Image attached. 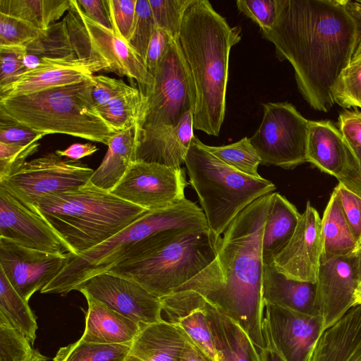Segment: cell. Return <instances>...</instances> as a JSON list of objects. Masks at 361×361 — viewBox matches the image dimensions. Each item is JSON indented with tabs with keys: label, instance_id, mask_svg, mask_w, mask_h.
<instances>
[{
	"label": "cell",
	"instance_id": "obj_19",
	"mask_svg": "<svg viewBox=\"0 0 361 361\" xmlns=\"http://www.w3.org/2000/svg\"><path fill=\"white\" fill-rule=\"evenodd\" d=\"M359 278L355 253L321 264L317 285V303L324 331L353 307Z\"/></svg>",
	"mask_w": 361,
	"mask_h": 361
},
{
	"label": "cell",
	"instance_id": "obj_3",
	"mask_svg": "<svg viewBox=\"0 0 361 361\" xmlns=\"http://www.w3.org/2000/svg\"><path fill=\"white\" fill-rule=\"evenodd\" d=\"M241 29L231 27L207 0H192L178 39L196 88L194 129L218 136L226 112L229 55Z\"/></svg>",
	"mask_w": 361,
	"mask_h": 361
},
{
	"label": "cell",
	"instance_id": "obj_5",
	"mask_svg": "<svg viewBox=\"0 0 361 361\" xmlns=\"http://www.w3.org/2000/svg\"><path fill=\"white\" fill-rule=\"evenodd\" d=\"M32 209L44 217L66 250L74 256L106 241L149 212L90 182L46 195Z\"/></svg>",
	"mask_w": 361,
	"mask_h": 361
},
{
	"label": "cell",
	"instance_id": "obj_49",
	"mask_svg": "<svg viewBox=\"0 0 361 361\" xmlns=\"http://www.w3.org/2000/svg\"><path fill=\"white\" fill-rule=\"evenodd\" d=\"M94 80L92 97L96 108L136 90L135 87L127 85L122 80L104 75H94Z\"/></svg>",
	"mask_w": 361,
	"mask_h": 361
},
{
	"label": "cell",
	"instance_id": "obj_52",
	"mask_svg": "<svg viewBox=\"0 0 361 361\" xmlns=\"http://www.w3.org/2000/svg\"><path fill=\"white\" fill-rule=\"evenodd\" d=\"M350 147L353 153L352 158L342 174L336 179L338 183L361 196V147Z\"/></svg>",
	"mask_w": 361,
	"mask_h": 361
},
{
	"label": "cell",
	"instance_id": "obj_29",
	"mask_svg": "<svg viewBox=\"0 0 361 361\" xmlns=\"http://www.w3.org/2000/svg\"><path fill=\"white\" fill-rule=\"evenodd\" d=\"M301 214L284 196L272 192L262 235L264 265L273 264L293 235Z\"/></svg>",
	"mask_w": 361,
	"mask_h": 361
},
{
	"label": "cell",
	"instance_id": "obj_33",
	"mask_svg": "<svg viewBox=\"0 0 361 361\" xmlns=\"http://www.w3.org/2000/svg\"><path fill=\"white\" fill-rule=\"evenodd\" d=\"M0 314L22 333L33 345L38 329L37 318L0 269Z\"/></svg>",
	"mask_w": 361,
	"mask_h": 361
},
{
	"label": "cell",
	"instance_id": "obj_11",
	"mask_svg": "<svg viewBox=\"0 0 361 361\" xmlns=\"http://www.w3.org/2000/svg\"><path fill=\"white\" fill-rule=\"evenodd\" d=\"M260 126L250 138L261 164L293 169L307 161L310 121L290 103L262 104Z\"/></svg>",
	"mask_w": 361,
	"mask_h": 361
},
{
	"label": "cell",
	"instance_id": "obj_21",
	"mask_svg": "<svg viewBox=\"0 0 361 361\" xmlns=\"http://www.w3.org/2000/svg\"><path fill=\"white\" fill-rule=\"evenodd\" d=\"M160 299L164 320L182 329L214 361H217L207 317V301L191 290H176Z\"/></svg>",
	"mask_w": 361,
	"mask_h": 361
},
{
	"label": "cell",
	"instance_id": "obj_40",
	"mask_svg": "<svg viewBox=\"0 0 361 361\" xmlns=\"http://www.w3.org/2000/svg\"><path fill=\"white\" fill-rule=\"evenodd\" d=\"M156 26L178 39L184 13L192 0H148Z\"/></svg>",
	"mask_w": 361,
	"mask_h": 361
},
{
	"label": "cell",
	"instance_id": "obj_31",
	"mask_svg": "<svg viewBox=\"0 0 361 361\" xmlns=\"http://www.w3.org/2000/svg\"><path fill=\"white\" fill-rule=\"evenodd\" d=\"M321 264L355 252L357 243L345 219L336 193L333 191L322 218Z\"/></svg>",
	"mask_w": 361,
	"mask_h": 361
},
{
	"label": "cell",
	"instance_id": "obj_6",
	"mask_svg": "<svg viewBox=\"0 0 361 361\" xmlns=\"http://www.w3.org/2000/svg\"><path fill=\"white\" fill-rule=\"evenodd\" d=\"M92 79L34 93L0 98V112L46 135L61 133L108 145L117 133L98 112Z\"/></svg>",
	"mask_w": 361,
	"mask_h": 361
},
{
	"label": "cell",
	"instance_id": "obj_48",
	"mask_svg": "<svg viewBox=\"0 0 361 361\" xmlns=\"http://www.w3.org/2000/svg\"><path fill=\"white\" fill-rule=\"evenodd\" d=\"M45 135L0 112V142L27 145L39 141Z\"/></svg>",
	"mask_w": 361,
	"mask_h": 361
},
{
	"label": "cell",
	"instance_id": "obj_25",
	"mask_svg": "<svg viewBox=\"0 0 361 361\" xmlns=\"http://www.w3.org/2000/svg\"><path fill=\"white\" fill-rule=\"evenodd\" d=\"M86 298L85 326L80 340L102 344H132L141 325L110 308L87 291L79 290Z\"/></svg>",
	"mask_w": 361,
	"mask_h": 361
},
{
	"label": "cell",
	"instance_id": "obj_57",
	"mask_svg": "<svg viewBox=\"0 0 361 361\" xmlns=\"http://www.w3.org/2000/svg\"><path fill=\"white\" fill-rule=\"evenodd\" d=\"M348 7L350 11L353 13L354 16H355L357 19H359L361 22V1H351L348 0ZM361 54V35L360 38V41L358 45L356 48L355 54L353 56V59H355L359 56Z\"/></svg>",
	"mask_w": 361,
	"mask_h": 361
},
{
	"label": "cell",
	"instance_id": "obj_35",
	"mask_svg": "<svg viewBox=\"0 0 361 361\" xmlns=\"http://www.w3.org/2000/svg\"><path fill=\"white\" fill-rule=\"evenodd\" d=\"M145 102V96L136 89L97 109L109 126L118 133L136 126Z\"/></svg>",
	"mask_w": 361,
	"mask_h": 361
},
{
	"label": "cell",
	"instance_id": "obj_60",
	"mask_svg": "<svg viewBox=\"0 0 361 361\" xmlns=\"http://www.w3.org/2000/svg\"><path fill=\"white\" fill-rule=\"evenodd\" d=\"M27 361H48V358L40 353L38 350H36L32 357Z\"/></svg>",
	"mask_w": 361,
	"mask_h": 361
},
{
	"label": "cell",
	"instance_id": "obj_32",
	"mask_svg": "<svg viewBox=\"0 0 361 361\" xmlns=\"http://www.w3.org/2000/svg\"><path fill=\"white\" fill-rule=\"evenodd\" d=\"M71 8V0H0V13L44 30Z\"/></svg>",
	"mask_w": 361,
	"mask_h": 361
},
{
	"label": "cell",
	"instance_id": "obj_15",
	"mask_svg": "<svg viewBox=\"0 0 361 361\" xmlns=\"http://www.w3.org/2000/svg\"><path fill=\"white\" fill-rule=\"evenodd\" d=\"M69 253L34 250L0 237V269L26 301L50 283L65 267Z\"/></svg>",
	"mask_w": 361,
	"mask_h": 361
},
{
	"label": "cell",
	"instance_id": "obj_30",
	"mask_svg": "<svg viewBox=\"0 0 361 361\" xmlns=\"http://www.w3.org/2000/svg\"><path fill=\"white\" fill-rule=\"evenodd\" d=\"M107 146L104 159L89 182L100 189L111 192L135 161V127L116 133Z\"/></svg>",
	"mask_w": 361,
	"mask_h": 361
},
{
	"label": "cell",
	"instance_id": "obj_38",
	"mask_svg": "<svg viewBox=\"0 0 361 361\" xmlns=\"http://www.w3.org/2000/svg\"><path fill=\"white\" fill-rule=\"evenodd\" d=\"M333 98L343 108H361V54L342 72L333 90Z\"/></svg>",
	"mask_w": 361,
	"mask_h": 361
},
{
	"label": "cell",
	"instance_id": "obj_39",
	"mask_svg": "<svg viewBox=\"0 0 361 361\" xmlns=\"http://www.w3.org/2000/svg\"><path fill=\"white\" fill-rule=\"evenodd\" d=\"M36 350L29 340L0 314V361H27Z\"/></svg>",
	"mask_w": 361,
	"mask_h": 361
},
{
	"label": "cell",
	"instance_id": "obj_47",
	"mask_svg": "<svg viewBox=\"0 0 361 361\" xmlns=\"http://www.w3.org/2000/svg\"><path fill=\"white\" fill-rule=\"evenodd\" d=\"M39 146V142L27 145L0 142V180L9 176L35 154Z\"/></svg>",
	"mask_w": 361,
	"mask_h": 361
},
{
	"label": "cell",
	"instance_id": "obj_36",
	"mask_svg": "<svg viewBox=\"0 0 361 361\" xmlns=\"http://www.w3.org/2000/svg\"><path fill=\"white\" fill-rule=\"evenodd\" d=\"M202 145L216 158L238 171L250 176L262 177L258 173L261 159L250 138L245 137L236 142L224 146H209L202 142Z\"/></svg>",
	"mask_w": 361,
	"mask_h": 361
},
{
	"label": "cell",
	"instance_id": "obj_9",
	"mask_svg": "<svg viewBox=\"0 0 361 361\" xmlns=\"http://www.w3.org/2000/svg\"><path fill=\"white\" fill-rule=\"evenodd\" d=\"M153 76L154 85L145 95V104L135 126V141L176 127L186 112L195 111V85L178 39L171 41Z\"/></svg>",
	"mask_w": 361,
	"mask_h": 361
},
{
	"label": "cell",
	"instance_id": "obj_34",
	"mask_svg": "<svg viewBox=\"0 0 361 361\" xmlns=\"http://www.w3.org/2000/svg\"><path fill=\"white\" fill-rule=\"evenodd\" d=\"M130 350L131 344L94 343L79 338L60 348L53 361H126Z\"/></svg>",
	"mask_w": 361,
	"mask_h": 361
},
{
	"label": "cell",
	"instance_id": "obj_42",
	"mask_svg": "<svg viewBox=\"0 0 361 361\" xmlns=\"http://www.w3.org/2000/svg\"><path fill=\"white\" fill-rule=\"evenodd\" d=\"M43 30L19 18L0 13V46H24Z\"/></svg>",
	"mask_w": 361,
	"mask_h": 361
},
{
	"label": "cell",
	"instance_id": "obj_2",
	"mask_svg": "<svg viewBox=\"0 0 361 361\" xmlns=\"http://www.w3.org/2000/svg\"><path fill=\"white\" fill-rule=\"evenodd\" d=\"M271 196L257 198L240 212L220 238L214 259L175 290L200 294L238 323L259 352L266 345L262 241Z\"/></svg>",
	"mask_w": 361,
	"mask_h": 361
},
{
	"label": "cell",
	"instance_id": "obj_50",
	"mask_svg": "<svg viewBox=\"0 0 361 361\" xmlns=\"http://www.w3.org/2000/svg\"><path fill=\"white\" fill-rule=\"evenodd\" d=\"M172 40L167 32L156 27L145 61V66L152 75L155 73Z\"/></svg>",
	"mask_w": 361,
	"mask_h": 361
},
{
	"label": "cell",
	"instance_id": "obj_46",
	"mask_svg": "<svg viewBox=\"0 0 361 361\" xmlns=\"http://www.w3.org/2000/svg\"><path fill=\"white\" fill-rule=\"evenodd\" d=\"M334 191L338 196L345 219L359 246L361 243V196L341 183L334 188Z\"/></svg>",
	"mask_w": 361,
	"mask_h": 361
},
{
	"label": "cell",
	"instance_id": "obj_54",
	"mask_svg": "<svg viewBox=\"0 0 361 361\" xmlns=\"http://www.w3.org/2000/svg\"><path fill=\"white\" fill-rule=\"evenodd\" d=\"M98 150L96 145L91 143L73 144L64 150H56L55 153L60 157H66L77 161L85 157L92 155Z\"/></svg>",
	"mask_w": 361,
	"mask_h": 361
},
{
	"label": "cell",
	"instance_id": "obj_14",
	"mask_svg": "<svg viewBox=\"0 0 361 361\" xmlns=\"http://www.w3.org/2000/svg\"><path fill=\"white\" fill-rule=\"evenodd\" d=\"M263 332L284 361H310L324 331L323 319L264 302Z\"/></svg>",
	"mask_w": 361,
	"mask_h": 361
},
{
	"label": "cell",
	"instance_id": "obj_43",
	"mask_svg": "<svg viewBox=\"0 0 361 361\" xmlns=\"http://www.w3.org/2000/svg\"><path fill=\"white\" fill-rule=\"evenodd\" d=\"M25 53L24 46H0V94L27 72L23 63Z\"/></svg>",
	"mask_w": 361,
	"mask_h": 361
},
{
	"label": "cell",
	"instance_id": "obj_12",
	"mask_svg": "<svg viewBox=\"0 0 361 361\" xmlns=\"http://www.w3.org/2000/svg\"><path fill=\"white\" fill-rule=\"evenodd\" d=\"M94 171L80 162L63 159L55 152H50L24 162L0 180V187L32 209L46 195L85 185Z\"/></svg>",
	"mask_w": 361,
	"mask_h": 361
},
{
	"label": "cell",
	"instance_id": "obj_61",
	"mask_svg": "<svg viewBox=\"0 0 361 361\" xmlns=\"http://www.w3.org/2000/svg\"><path fill=\"white\" fill-rule=\"evenodd\" d=\"M126 361H141L139 359H137V357L133 356V355H129L127 359L126 360Z\"/></svg>",
	"mask_w": 361,
	"mask_h": 361
},
{
	"label": "cell",
	"instance_id": "obj_45",
	"mask_svg": "<svg viewBox=\"0 0 361 361\" xmlns=\"http://www.w3.org/2000/svg\"><path fill=\"white\" fill-rule=\"evenodd\" d=\"M136 4L137 0H107L112 30L126 41L133 29Z\"/></svg>",
	"mask_w": 361,
	"mask_h": 361
},
{
	"label": "cell",
	"instance_id": "obj_58",
	"mask_svg": "<svg viewBox=\"0 0 361 361\" xmlns=\"http://www.w3.org/2000/svg\"><path fill=\"white\" fill-rule=\"evenodd\" d=\"M361 305V279L358 280L354 293L353 306Z\"/></svg>",
	"mask_w": 361,
	"mask_h": 361
},
{
	"label": "cell",
	"instance_id": "obj_8",
	"mask_svg": "<svg viewBox=\"0 0 361 361\" xmlns=\"http://www.w3.org/2000/svg\"><path fill=\"white\" fill-rule=\"evenodd\" d=\"M219 240L209 228L189 231L148 255L118 264L109 272L132 279L161 298L204 269L216 257Z\"/></svg>",
	"mask_w": 361,
	"mask_h": 361
},
{
	"label": "cell",
	"instance_id": "obj_37",
	"mask_svg": "<svg viewBox=\"0 0 361 361\" xmlns=\"http://www.w3.org/2000/svg\"><path fill=\"white\" fill-rule=\"evenodd\" d=\"M26 53L40 58L63 59L76 56L64 20L55 23L25 46Z\"/></svg>",
	"mask_w": 361,
	"mask_h": 361
},
{
	"label": "cell",
	"instance_id": "obj_24",
	"mask_svg": "<svg viewBox=\"0 0 361 361\" xmlns=\"http://www.w3.org/2000/svg\"><path fill=\"white\" fill-rule=\"evenodd\" d=\"M310 361H361V305L322 333Z\"/></svg>",
	"mask_w": 361,
	"mask_h": 361
},
{
	"label": "cell",
	"instance_id": "obj_53",
	"mask_svg": "<svg viewBox=\"0 0 361 361\" xmlns=\"http://www.w3.org/2000/svg\"><path fill=\"white\" fill-rule=\"evenodd\" d=\"M82 11L92 20L108 28H111L107 0H77Z\"/></svg>",
	"mask_w": 361,
	"mask_h": 361
},
{
	"label": "cell",
	"instance_id": "obj_51",
	"mask_svg": "<svg viewBox=\"0 0 361 361\" xmlns=\"http://www.w3.org/2000/svg\"><path fill=\"white\" fill-rule=\"evenodd\" d=\"M338 123L349 146L361 147V110H343L338 116Z\"/></svg>",
	"mask_w": 361,
	"mask_h": 361
},
{
	"label": "cell",
	"instance_id": "obj_16",
	"mask_svg": "<svg viewBox=\"0 0 361 361\" xmlns=\"http://www.w3.org/2000/svg\"><path fill=\"white\" fill-rule=\"evenodd\" d=\"M94 298L140 325L163 319L160 299L137 282L106 271L78 286Z\"/></svg>",
	"mask_w": 361,
	"mask_h": 361
},
{
	"label": "cell",
	"instance_id": "obj_20",
	"mask_svg": "<svg viewBox=\"0 0 361 361\" xmlns=\"http://www.w3.org/2000/svg\"><path fill=\"white\" fill-rule=\"evenodd\" d=\"M109 66L101 61L77 56L59 59L49 66L23 74L0 98L25 95L36 92L69 85L92 79L94 73L108 72Z\"/></svg>",
	"mask_w": 361,
	"mask_h": 361
},
{
	"label": "cell",
	"instance_id": "obj_44",
	"mask_svg": "<svg viewBox=\"0 0 361 361\" xmlns=\"http://www.w3.org/2000/svg\"><path fill=\"white\" fill-rule=\"evenodd\" d=\"M236 6L240 12L259 25L260 32L271 29L276 22L277 0H238Z\"/></svg>",
	"mask_w": 361,
	"mask_h": 361
},
{
	"label": "cell",
	"instance_id": "obj_59",
	"mask_svg": "<svg viewBox=\"0 0 361 361\" xmlns=\"http://www.w3.org/2000/svg\"><path fill=\"white\" fill-rule=\"evenodd\" d=\"M355 255L356 259L357 274L360 280L361 279V243L355 251Z\"/></svg>",
	"mask_w": 361,
	"mask_h": 361
},
{
	"label": "cell",
	"instance_id": "obj_13",
	"mask_svg": "<svg viewBox=\"0 0 361 361\" xmlns=\"http://www.w3.org/2000/svg\"><path fill=\"white\" fill-rule=\"evenodd\" d=\"M185 170L157 163L135 161L110 192L133 204L154 211L185 199Z\"/></svg>",
	"mask_w": 361,
	"mask_h": 361
},
{
	"label": "cell",
	"instance_id": "obj_26",
	"mask_svg": "<svg viewBox=\"0 0 361 361\" xmlns=\"http://www.w3.org/2000/svg\"><path fill=\"white\" fill-rule=\"evenodd\" d=\"M262 298L264 302L301 314L319 315L316 283L288 279L279 272L273 264L264 265Z\"/></svg>",
	"mask_w": 361,
	"mask_h": 361
},
{
	"label": "cell",
	"instance_id": "obj_17",
	"mask_svg": "<svg viewBox=\"0 0 361 361\" xmlns=\"http://www.w3.org/2000/svg\"><path fill=\"white\" fill-rule=\"evenodd\" d=\"M322 219L307 201L291 239L273 264L288 279L316 283L322 253Z\"/></svg>",
	"mask_w": 361,
	"mask_h": 361
},
{
	"label": "cell",
	"instance_id": "obj_4",
	"mask_svg": "<svg viewBox=\"0 0 361 361\" xmlns=\"http://www.w3.org/2000/svg\"><path fill=\"white\" fill-rule=\"evenodd\" d=\"M204 228L208 226L203 210L186 198L171 207L149 211L82 254L68 252L67 264L40 292L66 295L91 277L153 252L157 248L153 238L172 240L187 231Z\"/></svg>",
	"mask_w": 361,
	"mask_h": 361
},
{
	"label": "cell",
	"instance_id": "obj_18",
	"mask_svg": "<svg viewBox=\"0 0 361 361\" xmlns=\"http://www.w3.org/2000/svg\"><path fill=\"white\" fill-rule=\"evenodd\" d=\"M0 237L50 253H63L65 249L63 243L42 215L2 187H0Z\"/></svg>",
	"mask_w": 361,
	"mask_h": 361
},
{
	"label": "cell",
	"instance_id": "obj_7",
	"mask_svg": "<svg viewBox=\"0 0 361 361\" xmlns=\"http://www.w3.org/2000/svg\"><path fill=\"white\" fill-rule=\"evenodd\" d=\"M185 164L208 228L216 240L246 207L276 189L267 179L248 176L227 165L207 151L195 135Z\"/></svg>",
	"mask_w": 361,
	"mask_h": 361
},
{
	"label": "cell",
	"instance_id": "obj_27",
	"mask_svg": "<svg viewBox=\"0 0 361 361\" xmlns=\"http://www.w3.org/2000/svg\"><path fill=\"white\" fill-rule=\"evenodd\" d=\"M188 339L179 327L164 319L141 325L130 355L141 361H177Z\"/></svg>",
	"mask_w": 361,
	"mask_h": 361
},
{
	"label": "cell",
	"instance_id": "obj_41",
	"mask_svg": "<svg viewBox=\"0 0 361 361\" xmlns=\"http://www.w3.org/2000/svg\"><path fill=\"white\" fill-rule=\"evenodd\" d=\"M156 27L149 1L137 0L135 20L127 42L144 62Z\"/></svg>",
	"mask_w": 361,
	"mask_h": 361
},
{
	"label": "cell",
	"instance_id": "obj_22",
	"mask_svg": "<svg viewBox=\"0 0 361 361\" xmlns=\"http://www.w3.org/2000/svg\"><path fill=\"white\" fill-rule=\"evenodd\" d=\"M193 111L186 112L176 127L164 128L135 141V161L180 167L193 133Z\"/></svg>",
	"mask_w": 361,
	"mask_h": 361
},
{
	"label": "cell",
	"instance_id": "obj_56",
	"mask_svg": "<svg viewBox=\"0 0 361 361\" xmlns=\"http://www.w3.org/2000/svg\"><path fill=\"white\" fill-rule=\"evenodd\" d=\"M265 342V347L259 352L261 361H284L267 338Z\"/></svg>",
	"mask_w": 361,
	"mask_h": 361
},
{
	"label": "cell",
	"instance_id": "obj_28",
	"mask_svg": "<svg viewBox=\"0 0 361 361\" xmlns=\"http://www.w3.org/2000/svg\"><path fill=\"white\" fill-rule=\"evenodd\" d=\"M207 317L217 361H261L257 347L245 330L208 302Z\"/></svg>",
	"mask_w": 361,
	"mask_h": 361
},
{
	"label": "cell",
	"instance_id": "obj_1",
	"mask_svg": "<svg viewBox=\"0 0 361 361\" xmlns=\"http://www.w3.org/2000/svg\"><path fill=\"white\" fill-rule=\"evenodd\" d=\"M271 29L261 31L281 61L293 66L299 92L314 109L328 112L333 90L350 63L361 35V22L348 0H277Z\"/></svg>",
	"mask_w": 361,
	"mask_h": 361
},
{
	"label": "cell",
	"instance_id": "obj_10",
	"mask_svg": "<svg viewBox=\"0 0 361 361\" xmlns=\"http://www.w3.org/2000/svg\"><path fill=\"white\" fill-rule=\"evenodd\" d=\"M63 20L78 59L105 63L109 66L108 72L135 80L144 95L152 90L154 77L135 50L112 30L86 16L77 0H71V8Z\"/></svg>",
	"mask_w": 361,
	"mask_h": 361
},
{
	"label": "cell",
	"instance_id": "obj_23",
	"mask_svg": "<svg viewBox=\"0 0 361 361\" xmlns=\"http://www.w3.org/2000/svg\"><path fill=\"white\" fill-rule=\"evenodd\" d=\"M352 156L343 134L331 121H310L307 162L337 178L349 164Z\"/></svg>",
	"mask_w": 361,
	"mask_h": 361
},
{
	"label": "cell",
	"instance_id": "obj_55",
	"mask_svg": "<svg viewBox=\"0 0 361 361\" xmlns=\"http://www.w3.org/2000/svg\"><path fill=\"white\" fill-rule=\"evenodd\" d=\"M177 361H214L188 336V339Z\"/></svg>",
	"mask_w": 361,
	"mask_h": 361
}]
</instances>
